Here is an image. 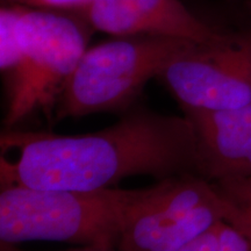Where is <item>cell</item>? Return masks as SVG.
<instances>
[{
    "instance_id": "1",
    "label": "cell",
    "mask_w": 251,
    "mask_h": 251,
    "mask_svg": "<svg viewBox=\"0 0 251 251\" xmlns=\"http://www.w3.org/2000/svg\"><path fill=\"white\" fill-rule=\"evenodd\" d=\"M0 148L1 186L96 191L114 187L131 176L158 181L197 174L191 121L137 105L111 127L79 136L6 129Z\"/></svg>"
},
{
    "instance_id": "2",
    "label": "cell",
    "mask_w": 251,
    "mask_h": 251,
    "mask_svg": "<svg viewBox=\"0 0 251 251\" xmlns=\"http://www.w3.org/2000/svg\"><path fill=\"white\" fill-rule=\"evenodd\" d=\"M128 190H45L6 185L0 192V242L54 241L84 250L118 249Z\"/></svg>"
},
{
    "instance_id": "3",
    "label": "cell",
    "mask_w": 251,
    "mask_h": 251,
    "mask_svg": "<svg viewBox=\"0 0 251 251\" xmlns=\"http://www.w3.org/2000/svg\"><path fill=\"white\" fill-rule=\"evenodd\" d=\"M194 43L177 37L130 35L87 48L59 94L54 124L94 113L127 112L136 105L147 83Z\"/></svg>"
},
{
    "instance_id": "4",
    "label": "cell",
    "mask_w": 251,
    "mask_h": 251,
    "mask_svg": "<svg viewBox=\"0 0 251 251\" xmlns=\"http://www.w3.org/2000/svg\"><path fill=\"white\" fill-rule=\"evenodd\" d=\"M23 61L5 81L6 129L37 111L54 125L63 87L89 48L94 29L75 11L20 5L15 24Z\"/></svg>"
},
{
    "instance_id": "5",
    "label": "cell",
    "mask_w": 251,
    "mask_h": 251,
    "mask_svg": "<svg viewBox=\"0 0 251 251\" xmlns=\"http://www.w3.org/2000/svg\"><path fill=\"white\" fill-rule=\"evenodd\" d=\"M225 214L212 181L193 172L128 190L118 250L181 251Z\"/></svg>"
},
{
    "instance_id": "6",
    "label": "cell",
    "mask_w": 251,
    "mask_h": 251,
    "mask_svg": "<svg viewBox=\"0 0 251 251\" xmlns=\"http://www.w3.org/2000/svg\"><path fill=\"white\" fill-rule=\"evenodd\" d=\"M180 108L221 111L251 102V28L194 43L158 77Z\"/></svg>"
},
{
    "instance_id": "7",
    "label": "cell",
    "mask_w": 251,
    "mask_h": 251,
    "mask_svg": "<svg viewBox=\"0 0 251 251\" xmlns=\"http://www.w3.org/2000/svg\"><path fill=\"white\" fill-rule=\"evenodd\" d=\"M75 12L94 31L112 36H168L207 43L224 35L191 12L181 0H92Z\"/></svg>"
},
{
    "instance_id": "8",
    "label": "cell",
    "mask_w": 251,
    "mask_h": 251,
    "mask_svg": "<svg viewBox=\"0 0 251 251\" xmlns=\"http://www.w3.org/2000/svg\"><path fill=\"white\" fill-rule=\"evenodd\" d=\"M181 111L196 134L198 175L209 181L251 176V102L221 111Z\"/></svg>"
},
{
    "instance_id": "9",
    "label": "cell",
    "mask_w": 251,
    "mask_h": 251,
    "mask_svg": "<svg viewBox=\"0 0 251 251\" xmlns=\"http://www.w3.org/2000/svg\"><path fill=\"white\" fill-rule=\"evenodd\" d=\"M225 203V220L251 242V176L212 181Z\"/></svg>"
},
{
    "instance_id": "10",
    "label": "cell",
    "mask_w": 251,
    "mask_h": 251,
    "mask_svg": "<svg viewBox=\"0 0 251 251\" xmlns=\"http://www.w3.org/2000/svg\"><path fill=\"white\" fill-rule=\"evenodd\" d=\"M181 251H251V242L230 222L220 219L197 235Z\"/></svg>"
},
{
    "instance_id": "11",
    "label": "cell",
    "mask_w": 251,
    "mask_h": 251,
    "mask_svg": "<svg viewBox=\"0 0 251 251\" xmlns=\"http://www.w3.org/2000/svg\"><path fill=\"white\" fill-rule=\"evenodd\" d=\"M19 12L20 5L1 4L0 8V70L4 81L13 76L23 61L15 31Z\"/></svg>"
},
{
    "instance_id": "12",
    "label": "cell",
    "mask_w": 251,
    "mask_h": 251,
    "mask_svg": "<svg viewBox=\"0 0 251 251\" xmlns=\"http://www.w3.org/2000/svg\"><path fill=\"white\" fill-rule=\"evenodd\" d=\"M92 0H1V4L21 5L34 8L62 9V11H76Z\"/></svg>"
},
{
    "instance_id": "13",
    "label": "cell",
    "mask_w": 251,
    "mask_h": 251,
    "mask_svg": "<svg viewBox=\"0 0 251 251\" xmlns=\"http://www.w3.org/2000/svg\"><path fill=\"white\" fill-rule=\"evenodd\" d=\"M250 9H251V1H250Z\"/></svg>"
}]
</instances>
